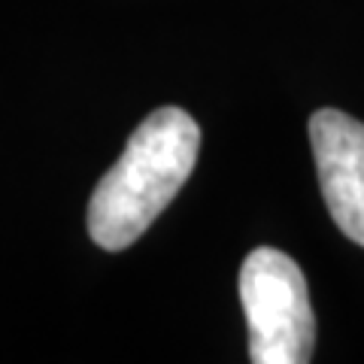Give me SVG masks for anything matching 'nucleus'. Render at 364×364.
I'll return each instance as SVG.
<instances>
[{"mask_svg":"<svg viewBox=\"0 0 364 364\" xmlns=\"http://www.w3.org/2000/svg\"><path fill=\"white\" fill-rule=\"evenodd\" d=\"M306 131L325 207L340 231L364 246V124L325 107L310 116Z\"/></svg>","mask_w":364,"mask_h":364,"instance_id":"7ed1b4c3","label":"nucleus"},{"mask_svg":"<svg viewBox=\"0 0 364 364\" xmlns=\"http://www.w3.org/2000/svg\"><path fill=\"white\" fill-rule=\"evenodd\" d=\"M198 152L200 128L186 109L158 107L146 116L91 191L88 237L107 252L136 243L186 186Z\"/></svg>","mask_w":364,"mask_h":364,"instance_id":"f257e3e1","label":"nucleus"},{"mask_svg":"<svg viewBox=\"0 0 364 364\" xmlns=\"http://www.w3.org/2000/svg\"><path fill=\"white\" fill-rule=\"evenodd\" d=\"M237 291L249 328V361H313L316 316L298 261L273 246H258L243 261Z\"/></svg>","mask_w":364,"mask_h":364,"instance_id":"f03ea898","label":"nucleus"}]
</instances>
